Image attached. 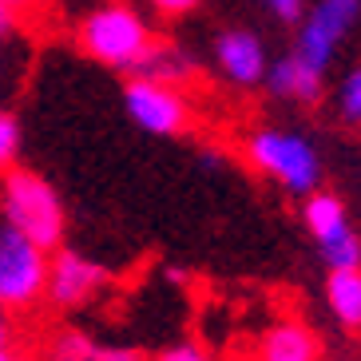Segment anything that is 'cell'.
I'll return each mask as SVG.
<instances>
[{
	"instance_id": "cell-1",
	"label": "cell",
	"mask_w": 361,
	"mask_h": 361,
	"mask_svg": "<svg viewBox=\"0 0 361 361\" xmlns=\"http://www.w3.org/2000/svg\"><path fill=\"white\" fill-rule=\"evenodd\" d=\"M0 207H4V223L32 238L40 250L52 255L64 243V202L56 187L36 171L8 167L4 171V187H0Z\"/></svg>"
},
{
	"instance_id": "cell-2",
	"label": "cell",
	"mask_w": 361,
	"mask_h": 361,
	"mask_svg": "<svg viewBox=\"0 0 361 361\" xmlns=\"http://www.w3.org/2000/svg\"><path fill=\"white\" fill-rule=\"evenodd\" d=\"M246 163L290 195H314L322 187V155L306 135L282 128H258L246 135Z\"/></svg>"
},
{
	"instance_id": "cell-3",
	"label": "cell",
	"mask_w": 361,
	"mask_h": 361,
	"mask_svg": "<svg viewBox=\"0 0 361 361\" xmlns=\"http://www.w3.org/2000/svg\"><path fill=\"white\" fill-rule=\"evenodd\" d=\"M151 44H155V36L131 4H104V8L87 12L80 24V48L107 68L135 72Z\"/></svg>"
},
{
	"instance_id": "cell-4",
	"label": "cell",
	"mask_w": 361,
	"mask_h": 361,
	"mask_svg": "<svg viewBox=\"0 0 361 361\" xmlns=\"http://www.w3.org/2000/svg\"><path fill=\"white\" fill-rule=\"evenodd\" d=\"M48 286V250L12 231L0 226V302L8 310H28L44 298Z\"/></svg>"
},
{
	"instance_id": "cell-5",
	"label": "cell",
	"mask_w": 361,
	"mask_h": 361,
	"mask_svg": "<svg viewBox=\"0 0 361 361\" xmlns=\"http://www.w3.org/2000/svg\"><path fill=\"white\" fill-rule=\"evenodd\" d=\"M361 12V0H318L314 8L302 16V32H298V60L314 72H326L334 52H338L341 36L353 28Z\"/></svg>"
},
{
	"instance_id": "cell-6",
	"label": "cell",
	"mask_w": 361,
	"mask_h": 361,
	"mask_svg": "<svg viewBox=\"0 0 361 361\" xmlns=\"http://www.w3.org/2000/svg\"><path fill=\"white\" fill-rule=\"evenodd\" d=\"M123 107L147 135H179L191 123V107L179 87L147 80V75H135L123 87Z\"/></svg>"
},
{
	"instance_id": "cell-7",
	"label": "cell",
	"mask_w": 361,
	"mask_h": 361,
	"mask_svg": "<svg viewBox=\"0 0 361 361\" xmlns=\"http://www.w3.org/2000/svg\"><path fill=\"white\" fill-rule=\"evenodd\" d=\"M107 282L104 266H96L92 258H84L80 250H68V246H56L48 255V286L44 298L60 310H75L92 302L99 294V286Z\"/></svg>"
},
{
	"instance_id": "cell-8",
	"label": "cell",
	"mask_w": 361,
	"mask_h": 361,
	"mask_svg": "<svg viewBox=\"0 0 361 361\" xmlns=\"http://www.w3.org/2000/svg\"><path fill=\"white\" fill-rule=\"evenodd\" d=\"M214 60H219V68H223L226 80H231V84H238V87L262 84L266 68H270L262 40H258V36H250V32H243V28H234V32L219 36V44H214Z\"/></svg>"
},
{
	"instance_id": "cell-9",
	"label": "cell",
	"mask_w": 361,
	"mask_h": 361,
	"mask_svg": "<svg viewBox=\"0 0 361 361\" xmlns=\"http://www.w3.org/2000/svg\"><path fill=\"white\" fill-rule=\"evenodd\" d=\"M266 87H270V96L278 99H294V104H318L322 99V72L306 68L298 56H286V60H278V64L266 68Z\"/></svg>"
},
{
	"instance_id": "cell-10",
	"label": "cell",
	"mask_w": 361,
	"mask_h": 361,
	"mask_svg": "<svg viewBox=\"0 0 361 361\" xmlns=\"http://www.w3.org/2000/svg\"><path fill=\"white\" fill-rule=\"evenodd\" d=\"M318 334L302 322H278L262 334L258 357L262 361H318Z\"/></svg>"
},
{
	"instance_id": "cell-11",
	"label": "cell",
	"mask_w": 361,
	"mask_h": 361,
	"mask_svg": "<svg viewBox=\"0 0 361 361\" xmlns=\"http://www.w3.org/2000/svg\"><path fill=\"white\" fill-rule=\"evenodd\" d=\"M48 361H143V353L128 345H99L87 334H60L48 345Z\"/></svg>"
},
{
	"instance_id": "cell-12",
	"label": "cell",
	"mask_w": 361,
	"mask_h": 361,
	"mask_svg": "<svg viewBox=\"0 0 361 361\" xmlns=\"http://www.w3.org/2000/svg\"><path fill=\"white\" fill-rule=\"evenodd\" d=\"M326 306L345 329H361V266L357 270H329Z\"/></svg>"
},
{
	"instance_id": "cell-13",
	"label": "cell",
	"mask_w": 361,
	"mask_h": 361,
	"mask_svg": "<svg viewBox=\"0 0 361 361\" xmlns=\"http://www.w3.org/2000/svg\"><path fill=\"white\" fill-rule=\"evenodd\" d=\"M302 223H306V231L314 234L318 243H326V238H334V234L350 231V214H345V202H341L338 195L314 191V195H306V202H302Z\"/></svg>"
},
{
	"instance_id": "cell-14",
	"label": "cell",
	"mask_w": 361,
	"mask_h": 361,
	"mask_svg": "<svg viewBox=\"0 0 361 361\" xmlns=\"http://www.w3.org/2000/svg\"><path fill=\"white\" fill-rule=\"evenodd\" d=\"M139 75H147V80H159V84H171V87H179L187 75L195 72V60L187 52H179L175 44H151L147 48V56L139 60V68H135Z\"/></svg>"
},
{
	"instance_id": "cell-15",
	"label": "cell",
	"mask_w": 361,
	"mask_h": 361,
	"mask_svg": "<svg viewBox=\"0 0 361 361\" xmlns=\"http://www.w3.org/2000/svg\"><path fill=\"white\" fill-rule=\"evenodd\" d=\"M318 250L329 270H357L361 266V238L353 234V226L334 234V238H326V243H318Z\"/></svg>"
},
{
	"instance_id": "cell-16",
	"label": "cell",
	"mask_w": 361,
	"mask_h": 361,
	"mask_svg": "<svg viewBox=\"0 0 361 361\" xmlns=\"http://www.w3.org/2000/svg\"><path fill=\"white\" fill-rule=\"evenodd\" d=\"M338 116L353 128H361V68H353L338 87Z\"/></svg>"
},
{
	"instance_id": "cell-17",
	"label": "cell",
	"mask_w": 361,
	"mask_h": 361,
	"mask_svg": "<svg viewBox=\"0 0 361 361\" xmlns=\"http://www.w3.org/2000/svg\"><path fill=\"white\" fill-rule=\"evenodd\" d=\"M16 155H20V123L8 111H0V171H8Z\"/></svg>"
},
{
	"instance_id": "cell-18",
	"label": "cell",
	"mask_w": 361,
	"mask_h": 361,
	"mask_svg": "<svg viewBox=\"0 0 361 361\" xmlns=\"http://www.w3.org/2000/svg\"><path fill=\"white\" fill-rule=\"evenodd\" d=\"M155 361H211V353L191 345V341H183V345H171L167 353H159Z\"/></svg>"
},
{
	"instance_id": "cell-19",
	"label": "cell",
	"mask_w": 361,
	"mask_h": 361,
	"mask_svg": "<svg viewBox=\"0 0 361 361\" xmlns=\"http://www.w3.org/2000/svg\"><path fill=\"white\" fill-rule=\"evenodd\" d=\"M270 12H274L278 20H302V4L306 0H266Z\"/></svg>"
},
{
	"instance_id": "cell-20",
	"label": "cell",
	"mask_w": 361,
	"mask_h": 361,
	"mask_svg": "<svg viewBox=\"0 0 361 361\" xmlns=\"http://www.w3.org/2000/svg\"><path fill=\"white\" fill-rule=\"evenodd\" d=\"M147 4L159 12V16H183V12H191L199 0H147Z\"/></svg>"
},
{
	"instance_id": "cell-21",
	"label": "cell",
	"mask_w": 361,
	"mask_h": 361,
	"mask_svg": "<svg viewBox=\"0 0 361 361\" xmlns=\"http://www.w3.org/2000/svg\"><path fill=\"white\" fill-rule=\"evenodd\" d=\"M12 24H16V12L0 4V40H8V36H12Z\"/></svg>"
},
{
	"instance_id": "cell-22",
	"label": "cell",
	"mask_w": 361,
	"mask_h": 361,
	"mask_svg": "<svg viewBox=\"0 0 361 361\" xmlns=\"http://www.w3.org/2000/svg\"><path fill=\"white\" fill-rule=\"evenodd\" d=\"M4 8H12V12H28V8H36L40 0H0Z\"/></svg>"
},
{
	"instance_id": "cell-23",
	"label": "cell",
	"mask_w": 361,
	"mask_h": 361,
	"mask_svg": "<svg viewBox=\"0 0 361 361\" xmlns=\"http://www.w3.org/2000/svg\"><path fill=\"white\" fill-rule=\"evenodd\" d=\"M8 341H12V329H8V322L0 318V350H8Z\"/></svg>"
},
{
	"instance_id": "cell-24",
	"label": "cell",
	"mask_w": 361,
	"mask_h": 361,
	"mask_svg": "<svg viewBox=\"0 0 361 361\" xmlns=\"http://www.w3.org/2000/svg\"><path fill=\"white\" fill-rule=\"evenodd\" d=\"M0 361H24L20 353H12V350H0Z\"/></svg>"
},
{
	"instance_id": "cell-25",
	"label": "cell",
	"mask_w": 361,
	"mask_h": 361,
	"mask_svg": "<svg viewBox=\"0 0 361 361\" xmlns=\"http://www.w3.org/2000/svg\"><path fill=\"white\" fill-rule=\"evenodd\" d=\"M0 318H4V302H0Z\"/></svg>"
}]
</instances>
